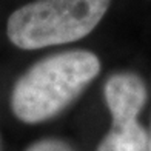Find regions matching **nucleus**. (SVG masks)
Segmentation results:
<instances>
[{"mask_svg":"<svg viewBox=\"0 0 151 151\" xmlns=\"http://www.w3.org/2000/svg\"><path fill=\"white\" fill-rule=\"evenodd\" d=\"M100 73V60L86 50L62 51L36 62L14 83L11 108L25 123H40L74 102Z\"/></svg>","mask_w":151,"mask_h":151,"instance_id":"1","label":"nucleus"},{"mask_svg":"<svg viewBox=\"0 0 151 151\" xmlns=\"http://www.w3.org/2000/svg\"><path fill=\"white\" fill-rule=\"evenodd\" d=\"M111 0H36L16 9L6 34L20 50L73 43L100 23Z\"/></svg>","mask_w":151,"mask_h":151,"instance_id":"2","label":"nucleus"},{"mask_svg":"<svg viewBox=\"0 0 151 151\" xmlns=\"http://www.w3.org/2000/svg\"><path fill=\"white\" fill-rule=\"evenodd\" d=\"M104 96L113 122H131L147 102V86L134 73H117L108 77Z\"/></svg>","mask_w":151,"mask_h":151,"instance_id":"3","label":"nucleus"},{"mask_svg":"<svg viewBox=\"0 0 151 151\" xmlns=\"http://www.w3.org/2000/svg\"><path fill=\"white\" fill-rule=\"evenodd\" d=\"M97 151H150V134L137 120L113 122Z\"/></svg>","mask_w":151,"mask_h":151,"instance_id":"4","label":"nucleus"},{"mask_svg":"<svg viewBox=\"0 0 151 151\" xmlns=\"http://www.w3.org/2000/svg\"><path fill=\"white\" fill-rule=\"evenodd\" d=\"M26 151H73V148L66 142L59 140V139H43L26 150Z\"/></svg>","mask_w":151,"mask_h":151,"instance_id":"5","label":"nucleus"},{"mask_svg":"<svg viewBox=\"0 0 151 151\" xmlns=\"http://www.w3.org/2000/svg\"><path fill=\"white\" fill-rule=\"evenodd\" d=\"M148 134H150V151H151V127H150V131H148Z\"/></svg>","mask_w":151,"mask_h":151,"instance_id":"6","label":"nucleus"}]
</instances>
